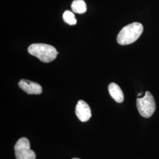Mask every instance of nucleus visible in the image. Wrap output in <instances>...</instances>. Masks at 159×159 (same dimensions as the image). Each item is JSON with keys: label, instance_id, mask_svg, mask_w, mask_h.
<instances>
[{"label": "nucleus", "instance_id": "obj_1", "mask_svg": "<svg viewBox=\"0 0 159 159\" xmlns=\"http://www.w3.org/2000/svg\"><path fill=\"white\" fill-rule=\"evenodd\" d=\"M143 31L141 23H131L121 30L117 35V41L120 45H129L135 42L140 37Z\"/></svg>", "mask_w": 159, "mask_h": 159}, {"label": "nucleus", "instance_id": "obj_2", "mask_svg": "<svg viewBox=\"0 0 159 159\" xmlns=\"http://www.w3.org/2000/svg\"><path fill=\"white\" fill-rule=\"evenodd\" d=\"M28 52L43 63H50L55 60L57 54H59L53 46L42 43L30 45L28 48Z\"/></svg>", "mask_w": 159, "mask_h": 159}, {"label": "nucleus", "instance_id": "obj_3", "mask_svg": "<svg viewBox=\"0 0 159 159\" xmlns=\"http://www.w3.org/2000/svg\"><path fill=\"white\" fill-rule=\"evenodd\" d=\"M137 107L140 114L144 118H150L156 110V102L150 91H146L144 96L137 98Z\"/></svg>", "mask_w": 159, "mask_h": 159}, {"label": "nucleus", "instance_id": "obj_4", "mask_svg": "<svg viewBox=\"0 0 159 159\" xmlns=\"http://www.w3.org/2000/svg\"><path fill=\"white\" fill-rule=\"evenodd\" d=\"M15 155L17 159H35L36 156L30 148L29 140L25 137L20 139L14 146Z\"/></svg>", "mask_w": 159, "mask_h": 159}, {"label": "nucleus", "instance_id": "obj_5", "mask_svg": "<svg viewBox=\"0 0 159 159\" xmlns=\"http://www.w3.org/2000/svg\"><path fill=\"white\" fill-rule=\"evenodd\" d=\"M75 114L81 121L86 122L91 118V109L87 102L79 100L75 107Z\"/></svg>", "mask_w": 159, "mask_h": 159}, {"label": "nucleus", "instance_id": "obj_6", "mask_svg": "<svg viewBox=\"0 0 159 159\" xmlns=\"http://www.w3.org/2000/svg\"><path fill=\"white\" fill-rule=\"evenodd\" d=\"M18 85L19 87L29 94H40L42 88L40 84L27 80H21Z\"/></svg>", "mask_w": 159, "mask_h": 159}, {"label": "nucleus", "instance_id": "obj_7", "mask_svg": "<svg viewBox=\"0 0 159 159\" xmlns=\"http://www.w3.org/2000/svg\"><path fill=\"white\" fill-rule=\"evenodd\" d=\"M108 92L110 95L117 102L121 103L124 100V94L119 85L111 83L108 85Z\"/></svg>", "mask_w": 159, "mask_h": 159}, {"label": "nucleus", "instance_id": "obj_8", "mask_svg": "<svg viewBox=\"0 0 159 159\" xmlns=\"http://www.w3.org/2000/svg\"><path fill=\"white\" fill-rule=\"evenodd\" d=\"M73 11L77 14H83L87 11V6L83 0H74L71 4Z\"/></svg>", "mask_w": 159, "mask_h": 159}, {"label": "nucleus", "instance_id": "obj_9", "mask_svg": "<svg viewBox=\"0 0 159 159\" xmlns=\"http://www.w3.org/2000/svg\"><path fill=\"white\" fill-rule=\"evenodd\" d=\"M63 20L65 23L70 25H74L77 23V20L75 18L74 13L70 11H66L63 16Z\"/></svg>", "mask_w": 159, "mask_h": 159}, {"label": "nucleus", "instance_id": "obj_10", "mask_svg": "<svg viewBox=\"0 0 159 159\" xmlns=\"http://www.w3.org/2000/svg\"><path fill=\"white\" fill-rule=\"evenodd\" d=\"M142 93H139V94H138V97L140 96H141V95H142Z\"/></svg>", "mask_w": 159, "mask_h": 159}, {"label": "nucleus", "instance_id": "obj_11", "mask_svg": "<svg viewBox=\"0 0 159 159\" xmlns=\"http://www.w3.org/2000/svg\"><path fill=\"white\" fill-rule=\"evenodd\" d=\"M78 159V158H73V159Z\"/></svg>", "mask_w": 159, "mask_h": 159}]
</instances>
